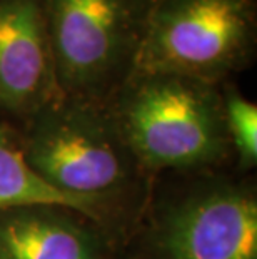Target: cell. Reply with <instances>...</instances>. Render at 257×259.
Returning <instances> with one entry per match:
<instances>
[{"label":"cell","mask_w":257,"mask_h":259,"mask_svg":"<svg viewBox=\"0 0 257 259\" xmlns=\"http://www.w3.org/2000/svg\"><path fill=\"white\" fill-rule=\"evenodd\" d=\"M0 259H5V256H4V252H2V247H0Z\"/></svg>","instance_id":"cell-10"},{"label":"cell","mask_w":257,"mask_h":259,"mask_svg":"<svg viewBox=\"0 0 257 259\" xmlns=\"http://www.w3.org/2000/svg\"><path fill=\"white\" fill-rule=\"evenodd\" d=\"M154 259H257V201L247 187H199L167 207L152 234Z\"/></svg>","instance_id":"cell-5"},{"label":"cell","mask_w":257,"mask_h":259,"mask_svg":"<svg viewBox=\"0 0 257 259\" xmlns=\"http://www.w3.org/2000/svg\"><path fill=\"white\" fill-rule=\"evenodd\" d=\"M60 96L43 0H0V115L25 122Z\"/></svg>","instance_id":"cell-6"},{"label":"cell","mask_w":257,"mask_h":259,"mask_svg":"<svg viewBox=\"0 0 257 259\" xmlns=\"http://www.w3.org/2000/svg\"><path fill=\"white\" fill-rule=\"evenodd\" d=\"M150 0H43L59 91L106 104L134 70Z\"/></svg>","instance_id":"cell-4"},{"label":"cell","mask_w":257,"mask_h":259,"mask_svg":"<svg viewBox=\"0 0 257 259\" xmlns=\"http://www.w3.org/2000/svg\"><path fill=\"white\" fill-rule=\"evenodd\" d=\"M35 206L62 207L89 221L102 219L97 207L47 184L27 162L19 132L0 122V212Z\"/></svg>","instance_id":"cell-8"},{"label":"cell","mask_w":257,"mask_h":259,"mask_svg":"<svg viewBox=\"0 0 257 259\" xmlns=\"http://www.w3.org/2000/svg\"><path fill=\"white\" fill-rule=\"evenodd\" d=\"M79 218L67 209L48 206L0 212L5 259H106L97 236Z\"/></svg>","instance_id":"cell-7"},{"label":"cell","mask_w":257,"mask_h":259,"mask_svg":"<svg viewBox=\"0 0 257 259\" xmlns=\"http://www.w3.org/2000/svg\"><path fill=\"white\" fill-rule=\"evenodd\" d=\"M257 0H150L134 70L219 85L249 65Z\"/></svg>","instance_id":"cell-3"},{"label":"cell","mask_w":257,"mask_h":259,"mask_svg":"<svg viewBox=\"0 0 257 259\" xmlns=\"http://www.w3.org/2000/svg\"><path fill=\"white\" fill-rule=\"evenodd\" d=\"M135 164L152 170H195L227 156L219 85L132 70L104 104Z\"/></svg>","instance_id":"cell-1"},{"label":"cell","mask_w":257,"mask_h":259,"mask_svg":"<svg viewBox=\"0 0 257 259\" xmlns=\"http://www.w3.org/2000/svg\"><path fill=\"white\" fill-rule=\"evenodd\" d=\"M224 125L229 147L237 154L242 167H254L257 161V107L236 87L221 91Z\"/></svg>","instance_id":"cell-9"},{"label":"cell","mask_w":257,"mask_h":259,"mask_svg":"<svg viewBox=\"0 0 257 259\" xmlns=\"http://www.w3.org/2000/svg\"><path fill=\"white\" fill-rule=\"evenodd\" d=\"M19 139L47 184L99 211L132 179L135 161L104 104L60 96L25 120Z\"/></svg>","instance_id":"cell-2"}]
</instances>
